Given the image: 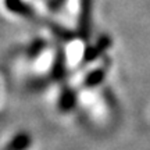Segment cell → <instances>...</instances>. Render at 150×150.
Returning <instances> with one entry per match:
<instances>
[{"label": "cell", "mask_w": 150, "mask_h": 150, "mask_svg": "<svg viewBox=\"0 0 150 150\" xmlns=\"http://www.w3.org/2000/svg\"><path fill=\"white\" fill-rule=\"evenodd\" d=\"M92 10H93V0H81L79 18H78V35L85 40H88L91 36Z\"/></svg>", "instance_id": "1"}, {"label": "cell", "mask_w": 150, "mask_h": 150, "mask_svg": "<svg viewBox=\"0 0 150 150\" xmlns=\"http://www.w3.org/2000/svg\"><path fill=\"white\" fill-rule=\"evenodd\" d=\"M111 46V38L108 35H103L97 39V42L93 46L86 47L83 53V63H92L96 59H99L103 53H106Z\"/></svg>", "instance_id": "2"}, {"label": "cell", "mask_w": 150, "mask_h": 150, "mask_svg": "<svg viewBox=\"0 0 150 150\" xmlns=\"http://www.w3.org/2000/svg\"><path fill=\"white\" fill-rule=\"evenodd\" d=\"M107 71H108V61L106 64L100 65L99 68L96 70L91 71L89 74L85 76V81H83V85L86 88H95V86L100 85L103 82V79L106 78V75H107Z\"/></svg>", "instance_id": "3"}, {"label": "cell", "mask_w": 150, "mask_h": 150, "mask_svg": "<svg viewBox=\"0 0 150 150\" xmlns=\"http://www.w3.org/2000/svg\"><path fill=\"white\" fill-rule=\"evenodd\" d=\"M65 76V56L63 49H57V53L54 57L53 68L50 71V79L60 81Z\"/></svg>", "instance_id": "4"}, {"label": "cell", "mask_w": 150, "mask_h": 150, "mask_svg": "<svg viewBox=\"0 0 150 150\" xmlns=\"http://www.w3.org/2000/svg\"><path fill=\"white\" fill-rule=\"evenodd\" d=\"M4 6L10 13L18 14V16H21V17L33 16V10L27 3H24L22 0H4Z\"/></svg>", "instance_id": "5"}, {"label": "cell", "mask_w": 150, "mask_h": 150, "mask_svg": "<svg viewBox=\"0 0 150 150\" xmlns=\"http://www.w3.org/2000/svg\"><path fill=\"white\" fill-rule=\"evenodd\" d=\"M75 104H76V93H75V91L71 89V88H64L59 99L60 110L67 112L70 110H72L75 107Z\"/></svg>", "instance_id": "6"}, {"label": "cell", "mask_w": 150, "mask_h": 150, "mask_svg": "<svg viewBox=\"0 0 150 150\" xmlns=\"http://www.w3.org/2000/svg\"><path fill=\"white\" fill-rule=\"evenodd\" d=\"M31 136L27 132H21V134L16 135L13 139L7 143V146L4 147V150H27L31 146Z\"/></svg>", "instance_id": "7"}, {"label": "cell", "mask_w": 150, "mask_h": 150, "mask_svg": "<svg viewBox=\"0 0 150 150\" xmlns=\"http://www.w3.org/2000/svg\"><path fill=\"white\" fill-rule=\"evenodd\" d=\"M46 47V42L43 40V39H36V40H33L31 45H29V47L27 50V57L28 59H36L39 54L43 52V49Z\"/></svg>", "instance_id": "8"}, {"label": "cell", "mask_w": 150, "mask_h": 150, "mask_svg": "<svg viewBox=\"0 0 150 150\" xmlns=\"http://www.w3.org/2000/svg\"><path fill=\"white\" fill-rule=\"evenodd\" d=\"M49 28H52V31L54 32L56 36H59L61 40H70L71 38L74 36V33L68 31V29H65L63 27H59V25H54V24H50Z\"/></svg>", "instance_id": "9"}, {"label": "cell", "mask_w": 150, "mask_h": 150, "mask_svg": "<svg viewBox=\"0 0 150 150\" xmlns=\"http://www.w3.org/2000/svg\"><path fill=\"white\" fill-rule=\"evenodd\" d=\"M64 3H65V0H50V7H52V10L57 11L60 7H63Z\"/></svg>", "instance_id": "10"}]
</instances>
